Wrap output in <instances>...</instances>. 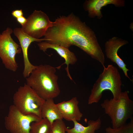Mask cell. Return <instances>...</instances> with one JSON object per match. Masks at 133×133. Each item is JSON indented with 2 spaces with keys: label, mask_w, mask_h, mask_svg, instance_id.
I'll use <instances>...</instances> for the list:
<instances>
[{
  "label": "cell",
  "mask_w": 133,
  "mask_h": 133,
  "mask_svg": "<svg viewBox=\"0 0 133 133\" xmlns=\"http://www.w3.org/2000/svg\"><path fill=\"white\" fill-rule=\"evenodd\" d=\"M43 38L45 41L68 49L71 46H76L105 66L104 54L95 33L72 13L57 17Z\"/></svg>",
  "instance_id": "obj_1"
},
{
  "label": "cell",
  "mask_w": 133,
  "mask_h": 133,
  "mask_svg": "<svg viewBox=\"0 0 133 133\" xmlns=\"http://www.w3.org/2000/svg\"><path fill=\"white\" fill-rule=\"evenodd\" d=\"M56 68L49 65H40L26 78L27 84L45 100L53 99L60 94Z\"/></svg>",
  "instance_id": "obj_2"
},
{
  "label": "cell",
  "mask_w": 133,
  "mask_h": 133,
  "mask_svg": "<svg viewBox=\"0 0 133 133\" xmlns=\"http://www.w3.org/2000/svg\"><path fill=\"white\" fill-rule=\"evenodd\" d=\"M122 85L120 75L117 68L112 65L104 67L91 89L88 104L98 102L102 97V92L106 90L111 92L113 99L117 100L122 92Z\"/></svg>",
  "instance_id": "obj_3"
},
{
  "label": "cell",
  "mask_w": 133,
  "mask_h": 133,
  "mask_svg": "<svg viewBox=\"0 0 133 133\" xmlns=\"http://www.w3.org/2000/svg\"><path fill=\"white\" fill-rule=\"evenodd\" d=\"M101 106L110 118L113 128L124 125L128 119L133 118V101L126 91L122 92L117 100H104Z\"/></svg>",
  "instance_id": "obj_4"
},
{
  "label": "cell",
  "mask_w": 133,
  "mask_h": 133,
  "mask_svg": "<svg viewBox=\"0 0 133 133\" xmlns=\"http://www.w3.org/2000/svg\"><path fill=\"white\" fill-rule=\"evenodd\" d=\"M13 99V105L22 113L33 114L41 118V108L45 100L26 83L18 88Z\"/></svg>",
  "instance_id": "obj_5"
},
{
  "label": "cell",
  "mask_w": 133,
  "mask_h": 133,
  "mask_svg": "<svg viewBox=\"0 0 133 133\" xmlns=\"http://www.w3.org/2000/svg\"><path fill=\"white\" fill-rule=\"evenodd\" d=\"M13 31L8 27L0 33V58L6 68L15 72L18 68L16 56L20 53L22 50L20 46L11 37Z\"/></svg>",
  "instance_id": "obj_6"
},
{
  "label": "cell",
  "mask_w": 133,
  "mask_h": 133,
  "mask_svg": "<svg viewBox=\"0 0 133 133\" xmlns=\"http://www.w3.org/2000/svg\"><path fill=\"white\" fill-rule=\"evenodd\" d=\"M41 118L34 114H23L13 104L10 106L8 114L5 117V126L11 133H30L32 123Z\"/></svg>",
  "instance_id": "obj_7"
},
{
  "label": "cell",
  "mask_w": 133,
  "mask_h": 133,
  "mask_svg": "<svg viewBox=\"0 0 133 133\" xmlns=\"http://www.w3.org/2000/svg\"><path fill=\"white\" fill-rule=\"evenodd\" d=\"M49 17L41 10H35L27 18L25 24L21 28L26 33L34 38L40 39L45 35L52 25Z\"/></svg>",
  "instance_id": "obj_8"
},
{
  "label": "cell",
  "mask_w": 133,
  "mask_h": 133,
  "mask_svg": "<svg viewBox=\"0 0 133 133\" xmlns=\"http://www.w3.org/2000/svg\"><path fill=\"white\" fill-rule=\"evenodd\" d=\"M13 32L19 42L20 46L22 52L24 64L23 75L24 77L26 78L29 76L33 70L37 67V66L32 64L29 59L28 50L30 45L33 42L39 43L46 40L44 38L36 39L32 37L25 33L21 28H15Z\"/></svg>",
  "instance_id": "obj_9"
},
{
  "label": "cell",
  "mask_w": 133,
  "mask_h": 133,
  "mask_svg": "<svg viewBox=\"0 0 133 133\" xmlns=\"http://www.w3.org/2000/svg\"><path fill=\"white\" fill-rule=\"evenodd\" d=\"M128 43L127 40L116 37H113L107 41L105 43V51L107 57L116 64L120 69L123 71L126 77L131 80L129 77L127 72L130 70L118 54L119 49L123 46Z\"/></svg>",
  "instance_id": "obj_10"
},
{
  "label": "cell",
  "mask_w": 133,
  "mask_h": 133,
  "mask_svg": "<svg viewBox=\"0 0 133 133\" xmlns=\"http://www.w3.org/2000/svg\"><path fill=\"white\" fill-rule=\"evenodd\" d=\"M113 4L117 7L124 6L125 1L123 0H86L84 2V9L88 13V16L91 18L96 17L101 19L103 15L101 11L102 8L104 6Z\"/></svg>",
  "instance_id": "obj_11"
},
{
  "label": "cell",
  "mask_w": 133,
  "mask_h": 133,
  "mask_svg": "<svg viewBox=\"0 0 133 133\" xmlns=\"http://www.w3.org/2000/svg\"><path fill=\"white\" fill-rule=\"evenodd\" d=\"M39 49L44 52L48 49H52L55 50L58 54L65 60L64 64L66 65L65 68L67 76L70 79L72 80V78L69 71V65H73L77 61V58L74 53L67 49L62 46L50 43L43 41L37 43Z\"/></svg>",
  "instance_id": "obj_12"
},
{
  "label": "cell",
  "mask_w": 133,
  "mask_h": 133,
  "mask_svg": "<svg viewBox=\"0 0 133 133\" xmlns=\"http://www.w3.org/2000/svg\"><path fill=\"white\" fill-rule=\"evenodd\" d=\"M77 98L74 97L67 101L56 104L63 118L68 121L81 120L83 114L80 111Z\"/></svg>",
  "instance_id": "obj_13"
},
{
  "label": "cell",
  "mask_w": 133,
  "mask_h": 133,
  "mask_svg": "<svg viewBox=\"0 0 133 133\" xmlns=\"http://www.w3.org/2000/svg\"><path fill=\"white\" fill-rule=\"evenodd\" d=\"M41 117L47 119L52 125L57 119H63L61 113L53 99L45 100L41 109Z\"/></svg>",
  "instance_id": "obj_14"
},
{
  "label": "cell",
  "mask_w": 133,
  "mask_h": 133,
  "mask_svg": "<svg viewBox=\"0 0 133 133\" xmlns=\"http://www.w3.org/2000/svg\"><path fill=\"white\" fill-rule=\"evenodd\" d=\"M73 122L74 127L71 129L66 128V131L67 133H95V131L100 128L101 123L100 117L96 120H89L86 127L83 126L76 120H73Z\"/></svg>",
  "instance_id": "obj_15"
},
{
  "label": "cell",
  "mask_w": 133,
  "mask_h": 133,
  "mask_svg": "<svg viewBox=\"0 0 133 133\" xmlns=\"http://www.w3.org/2000/svg\"><path fill=\"white\" fill-rule=\"evenodd\" d=\"M30 133H52V125L47 119L42 118L32 123Z\"/></svg>",
  "instance_id": "obj_16"
},
{
  "label": "cell",
  "mask_w": 133,
  "mask_h": 133,
  "mask_svg": "<svg viewBox=\"0 0 133 133\" xmlns=\"http://www.w3.org/2000/svg\"><path fill=\"white\" fill-rule=\"evenodd\" d=\"M128 123L117 128L109 126L105 129L106 133H133V118Z\"/></svg>",
  "instance_id": "obj_17"
},
{
  "label": "cell",
  "mask_w": 133,
  "mask_h": 133,
  "mask_svg": "<svg viewBox=\"0 0 133 133\" xmlns=\"http://www.w3.org/2000/svg\"><path fill=\"white\" fill-rule=\"evenodd\" d=\"M66 128L63 119L56 120L52 124V133H66Z\"/></svg>",
  "instance_id": "obj_18"
},
{
  "label": "cell",
  "mask_w": 133,
  "mask_h": 133,
  "mask_svg": "<svg viewBox=\"0 0 133 133\" xmlns=\"http://www.w3.org/2000/svg\"><path fill=\"white\" fill-rule=\"evenodd\" d=\"M12 14L13 17L17 18L23 16V13L22 9L16 10L12 11Z\"/></svg>",
  "instance_id": "obj_19"
},
{
  "label": "cell",
  "mask_w": 133,
  "mask_h": 133,
  "mask_svg": "<svg viewBox=\"0 0 133 133\" xmlns=\"http://www.w3.org/2000/svg\"><path fill=\"white\" fill-rule=\"evenodd\" d=\"M16 20L17 22L21 25L22 26L26 23L27 19L23 16L17 18Z\"/></svg>",
  "instance_id": "obj_20"
},
{
  "label": "cell",
  "mask_w": 133,
  "mask_h": 133,
  "mask_svg": "<svg viewBox=\"0 0 133 133\" xmlns=\"http://www.w3.org/2000/svg\"></svg>",
  "instance_id": "obj_21"
}]
</instances>
